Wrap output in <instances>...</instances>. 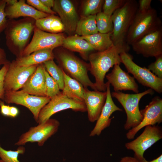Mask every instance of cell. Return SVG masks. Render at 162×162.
Masks as SVG:
<instances>
[{
	"instance_id": "5b68a950",
	"label": "cell",
	"mask_w": 162,
	"mask_h": 162,
	"mask_svg": "<svg viewBox=\"0 0 162 162\" xmlns=\"http://www.w3.org/2000/svg\"><path fill=\"white\" fill-rule=\"evenodd\" d=\"M162 22L156 10L152 8L143 12L137 11L128 32L126 42L128 45L162 27Z\"/></svg>"
},
{
	"instance_id": "60d3db41",
	"label": "cell",
	"mask_w": 162,
	"mask_h": 162,
	"mask_svg": "<svg viewBox=\"0 0 162 162\" xmlns=\"http://www.w3.org/2000/svg\"><path fill=\"white\" fill-rule=\"evenodd\" d=\"M19 113L18 109L14 106H10V117L15 118L16 117Z\"/></svg>"
},
{
	"instance_id": "7c38bea8",
	"label": "cell",
	"mask_w": 162,
	"mask_h": 162,
	"mask_svg": "<svg viewBox=\"0 0 162 162\" xmlns=\"http://www.w3.org/2000/svg\"><path fill=\"white\" fill-rule=\"evenodd\" d=\"M65 37L62 33H51L42 31L35 27L32 38L24 50L22 56L29 55L41 50L54 49L62 46Z\"/></svg>"
},
{
	"instance_id": "603a6c76",
	"label": "cell",
	"mask_w": 162,
	"mask_h": 162,
	"mask_svg": "<svg viewBox=\"0 0 162 162\" xmlns=\"http://www.w3.org/2000/svg\"><path fill=\"white\" fill-rule=\"evenodd\" d=\"M62 46L71 51L79 53L86 60L88 59L90 52L94 50L86 40L76 34L65 38Z\"/></svg>"
},
{
	"instance_id": "d590c367",
	"label": "cell",
	"mask_w": 162,
	"mask_h": 162,
	"mask_svg": "<svg viewBox=\"0 0 162 162\" xmlns=\"http://www.w3.org/2000/svg\"><path fill=\"white\" fill-rule=\"evenodd\" d=\"M6 6L5 0H0V34L5 30L7 23L5 12Z\"/></svg>"
},
{
	"instance_id": "f1b7e54d",
	"label": "cell",
	"mask_w": 162,
	"mask_h": 162,
	"mask_svg": "<svg viewBox=\"0 0 162 162\" xmlns=\"http://www.w3.org/2000/svg\"><path fill=\"white\" fill-rule=\"evenodd\" d=\"M96 21L98 32L101 33H112L113 28L112 16L106 15L101 11L96 14Z\"/></svg>"
},
{
	"instance_id": "30bf717a",
	"label": "cell",
	"mask_w": 162,
	"mask_h": 162,
	"mask_svg": "<svg viewBox=\"0 0 162 162\" xmlns=\"http://www.w3.org/2000/svg\"><path fill=\"white\" fill-rule=\"evenodd\" d=\"M50 98L32 95L21 90L5 92L3 100L6 103H14L24 106L33 114L37 122L41 110L50 101Z\"/></svg>"
},
{
	"instance_id": "e575fe53",
	"label": "cell",
	"mask_w": 162,
	"mask_h": 162,
	"mask_svg": "<svg viewBox=\"0 0 162 162\" xmlns=\"http://www.w3.org/2000/svg\"><path fill=\"white\" fill-rule=\"evenodd\" d=\"M26 3L38 11L49 14H56V13L52 10L46 7L40 0H27Z\"/></svg>"
},
{
	"instance_id": "83f0119b",
	"label": "cell",
	"mask_w": 162,
	"mask_h": 162,
	"mask_svg": "<svg viewBox=\"0 0 162 162\" xmlns=\"http://www.w3.org/2000/svg\"><path fill=\"white\" fill-rule=\"evenodd\" d=\"M43 64L47 72L57 82L60 90H62L64 82V71L62 69L57 65L53 60L46 61Z\"/></svg>"
},
{
	"instance_id": "2e32d148",
	"label": "cell",
	"mask_w": 162,
	"mask_h": 162,
	"mask_svg": "<svg viewBox=\"0 0 162 162\" xmlns=\"http://www.w3.org/2000/svg\"><path fill=\"white\" fill-rule=\"evenodd\" d=\"M52 9L59 16L65 31L68 33L75 32L79 19L72 2L69 0H55Z\"/></svg>"
},
{
	"instance_id": "8992f818",
	"label": "cell",
	"mask_w": 162,
	"mask_h": 162,
	"mask_svg": "<svg viewBox=\"0 0 162 162\" xmlns=\"http://www.w3.org/2000/svg\"><path fill=\"white\" fill-rule=\"evenodd\" d=\"M153 90L149 88L145 91L135 94L124 93L120 91L111 93L112 97L116 98L124 108L127 115V120L124 128L129 130L138 125L141 122L143 116L139 108L141 99L147 94L152 95Z\"/></svg>"
},
{
	"instance_id": "3957f363",
	"label": "cell",
	"mask_w": 162,
	"mask_h": 162,
	"mask_svg": "<svg viewBox=\"0 0 162 162\" xmlns=\"http://www.w3.org/2000/svg\"><path fill=\"white\" fill-rule=\"evenodd\" d=\"M53 52L59 66L67 75L79 82L85 88L90 87L94 90H97L94 83L91 81L88 75L89 64L66 51L58 50L53 51Z\"/></svg>"
},
{
	"instance_id": "bcb514c9",
	"label": "cell",
	"mask_w": 162,
	"mask_h": 162,
	"mask_svg": "<svg viewBox=\"0 0 162 162\" xmlns=\"http://www.w3.org/2000/svg\"><path fill=\"white\" fill-rule=\"evenodd\" d=\"M0 162H4L1 159H0Z\"/></svg>"
},
{
	"instance_id": "7a4b0ae2",
	"label": "cell",
	"mask_w": 162,
	"mask_h": 162,
	"mask_svg": "<svg viewBox=\"0 0 162 162\" xmlns=\"http://www.w3.org/2000/svg\"><path fill=\"white\" fill-rule=\"evenodd\" d=\"M35 20L28 17L8 20L4 30L6 45L16 58L22 56L35 27Z\"/></svg>"
},
{
	"instance_id": "ffe728a7",
	"label": "cell",
	"mask_w": 162,
	"mask_h": 162,
	"mask_svg": "<svg viewBox=\"0 0 162 162\" xmlns=\"http://www.w3.org/2000/svg\"><path fill=\"white\" fill-rule=\"evenodd\" d=\"M46 70L43 63L39 64L35 71L26 82L21 90L30 94L46 97Z\"/></svg>"
},
{
	"instance_id": "6da1fadb",
	"label": "cell",
	"mask_w": 162,
	"mask_h": 162,
	"mask_svg": "<svg viewBox=\"0 0 162 162\" xmlns=\"http://www.w3.org/2000/svg\"><path fill=\"white\" fill-rule=\"evenodd\" d=\"M130 49L127 44L113 45L101 51H97L89 54L88 59L89 62V71L94 77V83L97 90L101 92L106 91V83L104 79L106 73L114 65L120 64L121 60L120 54Z\"/></svg>"
},
{
	"instance_id": "4316f807",
	"label": "cell",
	"mask_w": 162,
	"mask_h": 162,
	"mask_svg": "<svg viewBox=\"0 0 162 162\" xmlns=\"http://www.w3.org/2000/svg\"><path fill=\"white\" fill-rule=\"evenodd\" d=\"M96 15L83 16L79 19L75 32L76 35L85 36L98 32L96 21Z\"/></svg>"
},
{
	"instance_id": "d4e9b609",
	"label": "cell",
	"mask_w": 162,
	"mask_h": 162,
	"mask_svg": "<svg viewBox=\"0 0 162 162\" xmlns=\"http://www.w3.org/2000/svg\"><path fill=\"white\" fill-rule=\"evenodd\" d=\"M64 85L62 91L63 94L69 98L84 102L85 88L80 82L67 75L64 71Z\"/></svg>"
},
{
	"instance_id": "8fae6325",
	"label": "cell",
	"mask_w": 162,
	"mask_h": 162,
	"mask_svg": "<svg viewBox=\"0 0 162 162\" xmlns=\"http://www.w3.org/2000/svg\"><path fill=\"white\" fill-rule=\"evenodd\" d=\"M162 138L160 127L156 125L145 127L142 133L133 140L126 143L125 147L134 152V157L139 161L144 158L145 151Z\"/></svg>"
},
{
	"instance_id": "7bdbcfd3",
	"label": "cell",
	"mask_w": 162,
	"mask_h": 162,
	"mask_svg": "<svg viewBox=\"0 0 162 162\" xmlns=\"http://www.w3.org/2000/svg\"><path fill=\"white\" fill-rule=\"evenodd\" d=\"M40 2L47 8L51 9L54 5V0H40Z\"/></svg>"
},
{
	"instance_id": "f6af8a7d",
	"label": "cell",
	"mask_w": 162,
	"mask_h": 162,
	"mask_svg": "<svg viewBox=\"0 0 162 162\" xmlns=\"http://www.w3.org/2000/svg\"><path fill=\"white\" fill-rule=\"evenodd\" d=\"M6 4L12 5L14 4L18 1L17 0H5Z\"/></svg>"
},
{
	"instance_id": "8d00e7d4",
	"label": "cell",
	"mask_w": 162,
	"mask_h": 162,
	"mask_svg": "<svg viewBox=\"0 0 162 162\" xmlns=\"http://www.w3.org/2000/svg\"><path fill=\"white\" fill-rule=\"evenodd\" d=\"M10 62L3 65L0 69V102L4 99L5 92L4 88V79Z\"/></svg>"
},
{
	"instance_id": "ac0fdd59",
	"label": "cell",
	"mask_w": 162,
	"mask_h": 162,
	"mask_svg": "<svg viewBox=\"0 0 162 162\" xmlns=\"http://www.w3.org/2000/svg\"><path fill=\"white\" fill-rule=\"evenodd\" d=\"M106 92L97 90L90 91L85 88L83 94L89 121L92 122L97 121L105 104Z\"/></svg>"
},
{
	"instance_id": "836d02e7",
	"label": "cell",
	"mask_w": 162,
	"mask_h": 162,
	"mask_svg": "<svg viewBox=\"0 0 162 162\" xmlns=\"http://www.w3.org/2000/svg\"><path fill=\"white\" fill-rule=\"evenodd\" d=\"M148 69L158 77L162 79V55L156 58L155 61L148 66Z\"/></svg>"
},
{
	"instance_id": "d6986e66",
	"label": "cell",
	"mask_w": 162,
	"mask_h": 162,
	"mask_svg": "<svg viewBox=\"0 0 162 162\" xmlns=\"http://www.w3.org/2000/svg\"><path fill=\"white\" fill-rule=\"evenodd\" d=\"M106 85V98L104 106L94 128L89 134L90 136L100 135L102 131L109 127L111 124V115L116 111H122V109L118 107L113 101L111 95L110 84L107 82Z\"/></svg>"
},
{
	"instance_id": "f35d334b",
	"label": "cell",
	"mask_w": 162,
	"mask_h": 162,
	"mask_svg": "<svg viewBox=\"0 0 162 162\" xmlns=\"http://www.w3.org/2000/svg\"><path fill=\"white\" fill-rule=\"evenodd\" d=\"M0 113L3 116L10 117V108L9 105H5L4 102L1 101L0 102Z\"/></svg>"
},
{
	"instance_id": "9a60e30c",
	"label": "cell",
	"mask_w": 162,
	"mask_h": 162,
	"mask_svg": "<svg viewBox=\"0 0 162 162\" xmlns=\"http://www.w3.org/2000/svg\"><path fill=\"white\" fill-rule=\"evenodd\" d=\"M38 65L20 66L15 64L13 61L10 62L4 79L5 92L17 91L22 88Z\"/></svg>"
},
{
	"instance_id": "ee69618b",
	"label": "cell",
	"mask_w": 162,
	"mask_h": 162,
	"mask_svg": "<svg viewBox=\"0 0 162 162\" xmlns=\"http://www.w3.org/2000/svg\"><path fill=\"white\" fill-rule=\"evenodd\" d=\"M139 162H162V154L159 157L150 161H148L144 158L142 160L140 161Z\"/></svg>"
},
{
	"instance_id": "f546056e",
	"label": "cell",
	"mask_w": 162,
	"mask_h": 162,
	"mask_svg": "<svg viewBox=\"0 0 162 162\" xmlns=\"http://www.w3.org/2000/svg\"><path fill=\"white\" fill-rule=\"evenodd\" d=\"M25 152V148L22 146H19L16 151L6 150L2 147L0 143V158L4 162H20L18 160L19 155Z\"/></svg>"
},
{
	"instance_id": "ab89813d",
	"label": "cell",
	"mask_w": 162,
	"mask_h": 162,
	"mask_svg": "<svg viewBox=\"0 0 162 162\" xmlns=\"http://www.w3.org/2000/svg\"><path fill=\"white\" fill-rule=\"evenodd\" d=\"M1 39L0 38V42ZM9 61L7 58L4 49L0 47V68L2 65L9 63Z\"/></svg>"
},
{
	"instance_id": "74e56055",
	"label": "cell",
	"mask_w": 162,
	"mask_h": 162,
	"mask_svg": "<svg viewBox=\"0 0 162 162\" xmlns=\"http://www.w3.org/2000/svg\"><path fill=\"white\" fill-rule=\"evenodd\" d=\"M152 0H140L138 3V11L143 12L146 11L151 8Z\"/></svg>"
},
{
	"instance_id": "9c48e42d",
	"label": "cell",
	"mask_w": 162,
	"mask_h": 162,
	"mask_svg": "<svg viewBox=\"0 0 162 162\" xmlns=\"http://www.w3.org/2000/svg\"><path fill=\"white\" fill-rule=\"evenodd\" d=\"M60 125L57 120L50 118L37 126L30 127L20 136L15 145L20 146L28 142H37L39 146H43L49 138L57 132Z\"/></svg>"
},
{
	"instance_id": "cb8c5ba5",
	"label": "cell",
	"mask_w": 162,
	"mask_h": 162,
	"mask_svg": "<svg viewBox=\"0 0 162 162\" xmlns=\"http://www.w3.org/2000/svg\"><path fill=\"white\" fill-rule=\"evenodd\" d=\"M35 27L44 32L53 34L62 33L65 31L64 27L58 16L55 14L35 20Z\"/></svg>"
},
{
	"instance_id": "ba28073f",
	"label": "cell",
	"mask_w": 162,
	"mask_h": 162,
	"mask_svg": "<svg viewBox=\"0 0 162 162\" xmlns=\"http://www.w3.org/2000/svg\"><path fill=\"white\" fill-rule=\"evenodd\" d=\"M68 109L75 112L87 111L84 102L69 98L61 92L51 98L49 102L41 110L37 122L38 124L42 123L50 119L56 113Z\"/></svg>"
},
{
	"instance_id": "484cf974",
	"label": "cell",
	"mask_w": 162,
	"mask_h": 162,
	"mask_svg": "<svg viewBox=\"0 0 162 162\" xmlns=\"http://www.w3.org/2000/svg\"><path fill=\"white\" fill-rule=\"evenodd\" d=\"M111 33H101L98 32L89 35L80 36L86 40L94 50L101 51L114 45L111 38Z\"/></svg>"
},
{
	"instance_id": "d6a6232c",
	"label": "cell",
	"mask_w": 162,
	"mask_h": 162,
	"mask_svg": "<svg viewBox=\"0 0 162 162\" xmlns=\"http://www.w3.org/2000/svg\"><path fill=\"white\" fill-rule=\"evenodd\" d=\"M127 0H105L102 6L103 12L112 16L117 9L122 6Z\"/></svg>"
},
{
	"instance_id": "5bb4252c",
	"label": "cell",
	"mask_w": 162,
	"mask_h": 162,
	"mask_svg": "<svg viewBox=\"0 0 162 162\" xmlns=\"http://www.w3.org/2000/svg\"><path fill=\"white\" fill-rule=\"evenodd\" d=\"M136 54L145 57L162 55V27L144 36L131 45Z\"/></svg>"
},
{
	"instance_id": "1f68e13d",
	"label": "cell",
	"mask_w": 162,
	"mask_h": 162,
	"mask_svg": "<svg viewBox=\"0 0 162 162\" xmlns=\"http://www.w3.org/2000/svg\"><path fill=\"white\" fill-rule=\"evenodd\" d=\"M45 76L46 96L51 98L59 94L61 92L60 91L57 82L51 76L46 70Z\"/></svg>"
},
{
	"instance_id": "e0dca14e",
	"label": "cell",
	"mask_w": 162,
	"mask_h": 162,
	"mask_svg": "<svg viewBox=\"0 0 162 162\" xmlns=\"http://www.w3.org/2000/svg\"><path fill=\"white\" fill-rule=\"evenodd\" d=\"M111 72L105 76L108 82L113 87L115 92L130 90L139 93L138 86L134 77L123 70L120 65L113 66Z\"/></svg>"
},
{
	"instance_id": "4dcf8cb0",
	"label": "cell",
	"mask_w": 162,
	"mask_h": 162,
	"mask_svg": "<svg viewBox=\"0 0 162 162\" xmlns=\"http://www.w3.org/2000/svg\"><path fill=\"white\" fill-rule=\"evenodd\" d=\"M104 1L88 0L85 1L82 7L83 16L96 15L101 11Z\"/></svg>"
},
{
	"instance_id": "b9f144b4",
	"label": "cell",
	"mask_w": 162,
	"mask_h": 162,
	"mask_svg": "<svg viewBox=\"0 0 162 162\" xmlns=\"http://www.w3.org/2000/svg\"><path fill=\"white\" fill-rule=\"evenodd\" d=\"M120 162H139V161L134 157L125 156L121 159Z\"/></svg>"
},
{
	"instance_id": "52a82bcc",
	"label": "cell",
	"mask_w": 162,
	"mask_h": 162,
	"mask_svg": "<svg viewBox=\"0 0 162 162\" xmlns=\"http://www.w3.org/2000/svg\"><path fill=\"white\" fill-rule=\"evenodd\" d=\"M120 56L121 63L128 73L132 74L140 83L159 94L162 92V79L158 77L148 68L137 64L133 61L132 56L128 52H123Z\"/></svg>"
},
{
	"instance_id": "277c9868",
	"label": "cell",
	"mask_w": 162,
	"mask_h": 162,
	"mask_svg": "<svg viewBox=\"0 0 162 162\" xmlns=\"http://www.w3.org/2000/svg\"><path fill=\"white\" fill-rule=\"evenodd\" d=\"M138 9V3L136 1L127 0L122 6L112 14L113 28L111 38L114 45L127 44V35Z\"/></svg>"
},
{
	"instance_id": "44dd1931",
	"label": "cell",
	"mask_w": 162,
	"mask_h": 162,
	"mask_svg": "<svg viewBox=\"0 0 162 162\" xmlns=\"http://www.w3.org/2000/svg\"><path fill=\"white\" fill-rule=\"evenodd\" d=\"M5 12L9 19L23 17H31L36 20L50 15L38 11L26 3L24 0H20L12 5L6 4Z\"/></svg>"
},
{
	"instance_id": "7402d4cb",
	"label": "cell",
	"mask_w": 162,
	"mask_h": 162,
	"mask_svg": "<svg viewBox=\"0 0 162 162\" xmlns=\"http://www.w3.org/2000/svg\"><path fill=\"white\" fill-rule=\"evenodd\" d=\"M54 58L53 50L46 49L35 51L27 56L16 58L13 61L17 66L28 67L42 64Z\"/></svg>"
},
{
	"instance_id": "4fadbf2b",
	"label": "cell",
	"mask_w": 162,
	"mask_h": 162,
	"mask_svg": "<svg viewBox=\"0 0 162 162\" xmlns=\"http://www.w3.org/2000/svg\"><path fill=\"white\" fill-rule=\"evenodd\" d=\"M143 118L136 126L128 130L126 134L128 140L133 139L141 129L147 126H153L162 122V99L159 96L152 99L145 108L140 110Z\"/></svg>"
}]
</instances>
